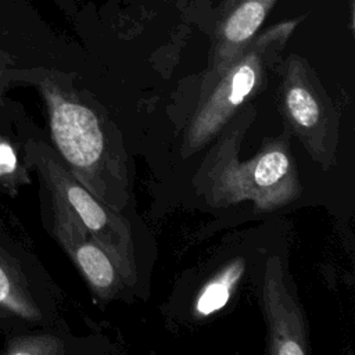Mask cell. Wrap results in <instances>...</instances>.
<instances>
[{
  "mask_svg": "<svg viewBox=\"0 0 355 355\" xmlns=\"http://www.w3.org/2000/svg\"><path fill=\"white\" fill-rule=\"evenodd\" d=\"M37 87L58 157L92 194L122 212L130 200V190L119 132L104 114L54 78H42Z\"/></svg>",
  "mask_w": 355,
  "mask_h": 355,
  "instance_id": "obj_1",
  "label": "cell"
},
{
  "mask_svg": "<svg viewBox=\"0 0 355 355\" xmlns=\"http://www.w3.org/2000/svg\"><path fill=\"white\" fill-rule=\"evenodd\" d=\"M250 108L234 116V126L225 132L201 165L194 182L198 193L212 207L251 201L257 212H272L293 202L302 191L290 150V133L265 139L258 153L239 159L240 143L251 118Z\"/></svg>",
  "mask_w": 355,
  "mask_h": 355,
  "instance_id": "obj_2",
  "label": "cell"
},
{
  "mask_svg": "<svg viewBox=\"0 0 355 355\" xmlns=\"http://www.w3.org/2000/svg\"><path fill=\"white\" fill-rule=\"evenodd\" d=\"M302 18L284 19L258 32L204 87L189 121L182 155L205 147L268 83V73L277 67L280 54Z\"/></svg>",
  "mask_w": 355,
  "mask_h": 355,
  "instance_id": "obj_3",
  "label": "cell"
},
{
  "mask_svg": "<svg viewBox=\"0 0 355 355\" xmlns=\"http://www.w3.org/2000/svg\"><path fill=\"white\" fill-rule=\"evenodd\" d=\"M26 158L37 169L47 190L57 193L76 214L80 223L112 259L123 286L137 280V259L132 226L122 212L92 194L65 166L54 148L43 141L25 144Z\"/></svg>",
  "mask_w": 355,
  "mask_h": 355,
  "instance_id": "obj_4",
  "label": "cell"
},
{
  "mask_svg": "<svg viewBox=\"0 0 355 355\" xmlns=\"http://www.w3.org/2000/svg\"><path fill=\"white\" fill-rule=\"evenodd\" d=\"M279 104L290 135L324 168L334 164L338 140V111L308 61L290 54L279 64Z\"/></svg>",
  "mask_w": 355,
  "mask_h": 355,
  "instance_id": "obj_5",
  "label": "cell"
},
{
  "mask_svg": "<svg viewBox=\"0 0 355 355\" xmlns=\"http://www.w3.org/2000/svg\"><path fill=\"white\" fill-rule=\"evenodd\" d=\"M53 234L90 288L104 301L114 298L123 282L105 250L80 223L76 214L54 191H50Z\"/></svg>",
  "mask_w": 355,
  "mask_h": 355,
  "instance_id": "obj_6",
  "label": "cell"
},
{
  "mask_svg": "<svg viewBox=\"0 0 355 355\" xmlns=\"http://www.w3.org/2000/svg\"><path fill=\"white\" fill-rule=\"evenodd\" d=\"M262 304L269 333L268 352L272 355L308 354L309 341L304 312L286 286L283 265L276 255L266 262Z\"/></svg>",
  "mask_w": 355,
  "mask_h": 355,
  "instance_id": "obj_7",
  "label": "cell"
},
{
  "mask_svg": "<svg viewBox=\"0 0 355 355\" xmlns=\"http://www.w3.org/2000/svg\"><path fill=\"white\" fill-rule=\"evenodd\" d=\"M277 0H233L220 15L201 87L207 86L226 64L259 32Z\"/></svg>",
  "mask_w": 355,
  "mask_h": 355,
  "instance_id": "obj_8",
  "label": "cell"
},
{
  "mask_svg": "<svg viewBox=\"0 0 355 355\" xmlns=\"http://www.w3.org/2000/svg\"><path fill=\"white\" fill-rule=\"evenodd\" d=\"M0 311L28 322H37L42 315L25 276L19 268L0 251Z\"/></svg>",
  "mask_w": 355,
  "mask_h": 355,
  "instance_id": "obj_9",
  "label": "cell"
},
{
  "mask_svg": "<svg viewBox=\"0 0 355 355\" xmlns=\"http://www.w3.org/2000/svg\"><path fill=\"white\" fill-rule=\"evenodd\" d=\"M244 270L245 261L240 257L223 265L198 291L194 302L196 315L205 318L222 309L232 298Z\"/></svg>",
  "mask_w": 355,
  "mask_h": 355,
  "instance_id": "obj_10",
  "label": "cell"
},
{
  "mask_svg": "<svg viewBox=\"0 0 355 355\" xmlns=\"http://www.w3.org/2000/svg\"><path fill=\"white\" fill-rule=\"evenodd\" d=\"M62 352L60 340L51 336H22L10 341L7 354L28 355H54Z\"/></svg>",
  "mask_w": 355,
  "mask_h": 355,
  "instance_id": "obj_11",
  "label": "cell"
},
{
  "mask_svg": "<svg viewBox=\"0 0 355 355\" xmlns=\"http://www.w3.org/2000/svg\"><path fill=\"white\" fill-rule=\"evenodd\" d=\"M18 169L19 164L14 148L6 141H0V182L6 184V179L15 180Z\"/></svg>",
  "mask_w": 355,
  "mask_h": 355,
  "instance_id": "obj_12",
  "label": "cell"
}]
</instances>
